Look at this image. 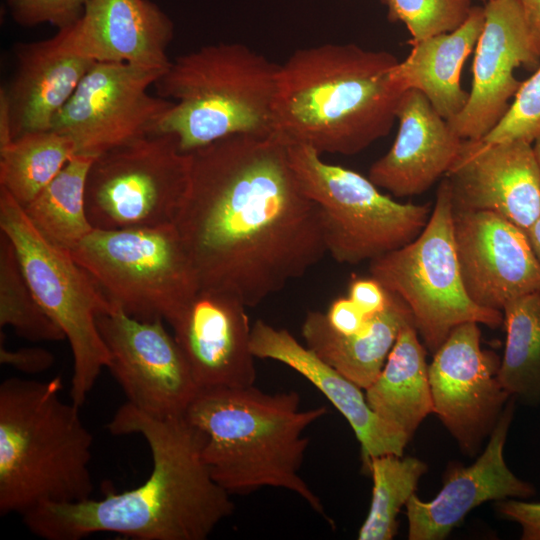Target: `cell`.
<instances>
[{
  "label": "cell",
  "mask_w": 540,
  "mask_h": 540,
  "mask_svg": "<svg viewBox=\"0 0 540 540\" xmlns=\"http://www.w3.org/2000/svg\"><path fill=\"white\" fill-rule=\"evenodd\" d=\"M175 220L200 289L255 307L327 254L316 204L303 192L277 134L233 135L191 152Z\"/></svg>",
  "instance_id": "1"
},
{
  "label": "cell",
  "mask_w": 540,
  "mask_h": 540,
  "mask_svg": "<svg viewBox=\"0 0 540 540\" xmlns=\"http://www.w3.org/2000/svg\"><path fill=\"white\" fill-rule=\"evenodd\" d=\"M107 428L146 441L152 471L138 487L63 503H45L23 515L45 540H80L99 532L137 540H205L234 511L231 495L212 478L202 457L204 436L184 416L156 417L128 402Z\"/></svg>",
  "instance_id": "2"
},
{
  "label": "cell",
  "mask_w": 540,
  "mask_h": 540,
  "mask_svg": "<svg viewBox=\"0 0 540 540\" xmlns=\"http://www.w3.org/2000/svg\"><path fill=\"white\" fill-rule=\"evenodd\" d=\"M387 51L326 43L278 66L274 133L288 145L351 156L390 132L402 93Z\"/></svg>",
  "instance_id": "3"
},
{
  "label": "cell",
  "mask_w": 540,
  "mask_h": 540,
  "mask_svg": "<svg viewBox=\"0 0 540 540\" xmlns=\"http://www.w3.org/2000/svg\"><path fill=\"white\" fill-rule=\"evenodd\" d=\"M326 414L324 406L301 409L296 391L265 393L253 385L200 390L184 417L202 432V457L213 480L230 495L282 488L328 519L300 476L310 442L304 431Z\"/></svg>",
  "instance_id": "4"
},
{
  "label": "cell",
  "mask_w": 540,
  "mask_h": 540,
  "mask_svg": "<svg viewBox=\"0 0 540 540\" xmlns=\"http://www.w3.org/2000/svg\"><path fill=\"white\" fill-rule=\"evenodd\" d=\"M62 378L0 385V514L91 497L93 436L79 408L60 398Z\"/></svg>",
  "instance_id": "5"
},
{
  "label": "cell",
  "mask_w": 540,
  "mask_h": 540,
  "mask_svg": "<svg viewBox=\"0 0 540 540\" xmlns=\"http://www.w3.org/2000/svg\"><path fill=\"white\" fill-rule=\"evenodd\" d=\"M278 66L242 43H215L177 57L155 82L173 101L156 133L184 153L233 135L274 133Z\"/></svg>",
  "instance_id": "6"
},
{
  "label": "cell",
  "mask_w": 540,
  "mask_h": 540,
  "mask_svg": "<svg viewBox=\"0 0 540 540\" xmlns=\"http://www.w3.org/2000/svg\"><path fill=\"white\" fill-rule=\"evenodd\" d=\"M0 231L11 240L35 297L57 323L73 355L71 402L80 407L103 368L109 351L97 319L115 306L70 252L47 241L22 206L0 187Z\"/></svg>",
  "instance_id": "7"
},
{
  "label": "cell",
  "mask_w": 540,
  "mask_h": 540,
  "mask_svg": "<svg viewBox=\"0 0 540 540\" xmlns=\"http://www.w3.org/2000/svg\"><path fill=\"white\" fill-rule=\"evenodd\" d=\"M70 254L114 306L140 320L171 325L200 289L175 223L93 229Z\"/></svg>",
  "instance_id": "8"
},
{
  "label": "cell",
  "mask_w": 540,
  "mask_h": 540,
  "mask_svg": "<svg viewBox=\"0 0 540 540\" xmlns=\"http://www.w3.org/2000/svg\"><path fill=\"white\" fill-rule=\"evenodd\" d=\"M288 152L301 189L319 209L327 253L338 263L370 262L410 243L426 226L428 204L399 203L311 147L288 145Z\"/></svg>",
  "instance_id": "9"
},
{
  "label": "cell",
  "mask_w": 540,
  "mask_h": 540,
  "mask_svg": "<svg viewBox=\"0 0 540 540\" xmlns=\"http://www.w3.org/2000/svg\"><path fill=\"white\" fill-rule=\"evenodd\" d=\"M453 201L443 179L422 232L405 246L370 261L369 272L411 312L426 348L434 353L450 332L465 322L490 328L503 313L475 304L464 287L453 232Z\"/></svg>",
  "instance_id": "10"
},
{
  "label": "cell",
  "mask_w": 540,
  "mask_h": 540,
  "mask_svg": "<svg viewBox=\"0 0 540 540\" xmlns=\"http://www.w3.org/2000/svg\"><path fill=\"white\" fill-rule=\"evenodd\" d=\"M191 153L172 134L154 133L97 156L86 182V209L94 229L175 223L191 174Z\"/></svg>",
  "instance_id": "11"
},
{
  "label": "cell",
  "mask_w": 540,
  "mask_h": 540,
  "mask_svg": "<svg viewBox=\"0 0 540 540\" xmlns=\"http://www.w3.org/2000/svg\"><path fill=\"white\" fill-rule=\"evenodd\" d=\"M165 71L123 62H95L56 116L52 129L76 155L96 158L154 134L173 101L148 92Z\"/></svg>",
  "instance_id": "12"
},
{
  "label": "cell",
  "mask_w": 540,
  "mask_h": 540,
  "mask_svg": "<svg viewBox=\"0 0 540 540\" xmlns=\"http://www.w3.org/2000/svg\"><path fill=\"white\" fill-rule=\"evenodd\" d=\"M97 323L127 402L156 417L184 416L199 388L164 320H140L115 306Z\"/></svg>",
  "instance_id": "13"
},
{
  "label": "cell",
  "mask_w": 540,
  "mask_h": 540,
  "mask_svg": "<svg viewBox=\"0 0 540 540\" xmlns=\"http://www.w3.org/2000/svg\"><path fill=\"white\" fill-rule=\"evenodd\" d=\"M500 362L481 347L476 322L456 326L433 353L429 365L433 413L466 454L477 453L512 397L500 382Z\"/></svg>",
  "instance_id": "14"
},
{
  "label": "cell",
  "mask_w": 540,
  "mask_h": 540,
  "mask_svg": "<svg viewBox=\"0 0 540 540\" xmlns=\"http://www.w3.org/2000/svg\"><path fill=\"white\" fill-rule=\"evenodd\" d=\"M462 281L471 300L501 311L512 300L540 293V265L525 231L490 211L453 210Z\"/></svg>",
  "instance_id": "15"
},
{
  "label": "cell",
  "mask_w": 540,
  "mask_h": 540,
  "mask_svg": "<svg viewBox=\"0 0 540 540\" xmlns=\"http://www.w3.org/2000/svg\"><path fill=\"white\" fill-rule=\"evenodd\" d=\"M445 176L455 209L490 211L525 232L540 216V171L530 142L463 139Z\"/></svg>",
  "instance_id": "16"
},
{
  "label": "cell",
  "mask_w": 540,
  "mask_h": 540,
  "mask_svg": "<svg viewBox=\"0 0 540 540\" xmlns=\"http://www.w3.org/2000/svg\"><path fill=\"white\" fill-rule=\"evenodd\" d=\"M485 21L475 47L473 81L465 107L448 121L462 139H482L501 120L521 81L515 70L538 67L516 0H493L484 7Z\"/></svg>",
  "instance_id": "17"
},
{
  "label": "cell",
  "mask_w": 540,
  "mask_h": 540,
  "mask_svg": "<svg viewBox=\"0 0 540 540\" xmlns=\"http://www.w3.org/2000/svg\"><path fill=\"white\" fill-rule=\"evenodd\" d=\"M246 308L230 293L199 289L170 325L199 391L255 384Z\"/></svg>",
  "instance_id": "18"
},
{
  "label": "cell",
  "mask_w": 540,
  "mask_h": 540,
  "mask_svg": "<svg viewBox=\"0 0 540 540\" xmlns=\"http://www.w3.org/2000/svg\"><path fill=\"white\" fill-rule=\"evenodd\" d=\"M515 398L506 403L488 444L470 466H452L443 487L430 501L413 494L406 504L409 540H441L475 507L484 502L528 499L535 487L507 466L504 446L515 412Z\"/></svg>",
  "instance_id": "19"
},
{
  "label": "cell",
  "mask_w": 540,
  "mask_h": 540,
  "mask_svg": "<svg viewBox=\"0 0 540 540\" xmlns=\"http://www.w3.org/2000/svg\"><path fill=\"white\" fill-rule=\"evenodd\" d=\"M58 32L68 50L95 62L162 71L171 63L174 24L151 0H88L82 16Z\"/></svg>",
  "instance_id": "20"
},
{
  "label": "cell",
  "mask_w": 540,
  "mask_h": 540,
  "mask_svg": "<svg viewBox=\"0 0 540 540\" xmlns=\"http://www.w3.org/2000/svg\"><path fill=\"white\" fill-rule=\"evenodd\" d=\"M399 127L389 151L368 178L396 197L427 191L455 161L463 139L418 90H405L396 110Z\"/></svg>",
  "instance_id": "21"
},
{
  "label": "cell",
  "mask_w": 540,
  "mask_h": 540,
  "mask_svg": "<svg viewBox=\"0 0 540 540\" xmlns=\"http://www.w3.org/2000/svg\"><path fill=\"white\" fill-rule=\"evenodd\" d=\"M250 346L256 358L281 362L320 390L353 429L364 463L375 456L403 455L409 437L371 409L361 387L302 345L287 329L258 319L251 327Z\"/></svg>",
  "instance_id": "22"
},
{
  "label": "cell",
  "mask_w": 540,
  "mask_h": 540,
  "mask_svg": "<svg viewBox=\"0 0 540 540\" xmlns=\"http://www.w3.org/2000/svg\"><path fill=\"white\" fill-rule=\"evenodd\" d=\"M15 69L4 85L14 139L21 134L51 130L95 61L68 50L59 32L45 40L18 43Z\"/></svg>",
  "instance_id": "23"
},
{
  "label": "cell",
  "mask_w": 540,
  "mask_h": 540,
  "mask_svg": "<svg viewBox=\"0 0 540 540\" xmlns=\"http://www.w3.org/2000/svg\"><path fill=\"white\" fill-rule=\"evenodd\" d=\"M485 21L484 7H472L455 30L412 44L393 74L404 90L423 93L441 117L449 121L465 107L469 92L461 86V72L475 49Z\"/></svg>",
  "instance_id": "24"
},
{
  "label": "cell",
  "mask_w": 540,
  "mask_h": 540,
  "mask_svg": "<svg viewBox=\"0 0 540 540\" xmlns=\"http://www.w3.org/2000/svg\"><path fill=\"white\" fill-rule=\"evenodd\" d=\"M388 296L386 308L368 318L363 329L355 334L336 332L326 313L317 310L308 311L301 326L305 345L363 390L380 374L402 326L413 320L398 296L390 292Z\"/></svg>",
  "instance_id": "25"
},
{
  "label": "cell",
  "mask_w": 540,
  "mask_h": 540,
  "mask_svg": "<svg viewBox=\"0 0 540 540\" xmlns=\"http://www.w3.org/2000/svg\"><path fill=\"white\" fill-rule=\"evenodd\" d=\"M371 409L409 439L433 413L426 351L413 320L404 324L383 369L365 389Z\"/></svg>",
  "instance_id": "26"
},
{
  "label": "cell",
  "mask_w": 540,
  "mask_h": 540,
  "mask_svg": "<svg viewBox=\"0 0 540 540\" xmlns=\"http://www.w3.org/2000/svg\"><path fill=\"white\" fill-rule=\"evenodd\" d=\"M94 159L75 155L33 200L22 207L47 241L68 252L94 229L86 209V182Z\"/></svg>",
  "instance_id": "27"
},
{
  "label": "cell",
  "mask_w": 540,
  "mask_h": 540,
  "mask_svg": "<svg viewBox=\"0 0 540 540\" xmlns=\"http://www.w3.org/2000/svg\"><path fill=\"white\" fill-rule=\"evenodd\" d=\"M506 342L499 379L524 405L540 404V293L509 302L502 310Z\"/></svg>",
  "instance_id": "28"
},
{
  "label": "cell",
  "mask_w": 540,
  "mask_h": 540,
  "mask_svg": "<svg viewBox=\"0 0 540 540\" xmlns=\"http://www.w3.org/2000/svg\"><path fill=\"white\" fill-rule=\"evenodd\" d=\"M75 155L72 140L54 130L21 134L0 151V187L24 207Z\"/></svg>",
  "instance_id": "29"
},
{
  "label": "cell",
  "mask_w": 540,
  "mask_h": 540,
  "mask_svg": "<svg viewBox=\"0 0 540 540\" xmlns=\"http://www.w3.org/2000/svg\"><path fill=\"white\" fill-rule=\"evenodd\" d=\"M365 466L373 479L372 498L368 515L358 532L359 540H391L397 533V516L427 465L418 458L385 454L370 458Z\"/></svg>",
  "instance_id": "30"
},
{
  "label": "cell",
  "mask_w": 540,
  "mask_h": 540,
  "mask_svg": "<svg viewBox=\"0 0 540 540\" xmlns=\"http://www.w3.org/2000/svg\"><path fill=\"white\" fill-rule=\"evenodd\" d=\"M0 326H10L19 336L33 342L66 339L35 297L11 240L1 231Z\"/></svg>",
  "instance_id": "31"
},
{
  "label": "cell",
  "mask_w": 540,
  "mask_h": 540,
  "mask_svg": "<svg viewBox=\"0 0 540 540\" xmlns=\"http://www.w3.org/2000/svg\"><path fill=\"white\" fill-rule=\"evenodd\" d=\"M388 19L401 22L410 33L411 45L458 28L469 16L470 0H381Z\"/></svg>",
  "instance_id": "32"
},
{
  "label": "cell",
  "mask_w": 540,
  "mask_h": 540,
  "mask_svg": "<svg viewBox=\"0 0 540 540\" xmlns=\"http://www.w3.org/2000/svg\"><path fill=\"white\" fill-rule=\"evenodd\" d=\"M540 135V65L521 83L514 100L497 125L482 139L486 142L524 140Z\"/></svg>",
  "instance_id": "33"
},
{
  "label": "cell",
  "mask_w": 540,
  "mask_h": 540,
  "mask_svg": "<svg viewBox=\"0 0 540 540\" xmlns=\"http://www.w3.org/2000/svg\"><path fill=\"white\" fill-rule=\"evenodd\" d=\"M88 0H5L13 20L24 27L50 24L62 29L75 23Z\"/></svg>",
  "instance_id": "34"
},
{
  "label": "cell",
  "mask_w": 540,
  "mask_h": 540,
  "mask_svg": "<svg viewBox=\"0 0 540 540\" xmlns=\"http://www.w3.org/2000/svg\"><path fill=\"white\" fill-rule=\"evenodd\" d=\"M496 504L497 512L502 517L521 526L522 540H540V502L509 498Z\"/></svg>",
  "instance_id": "35"
},
{
  "label": "cell",
  "mask_w": 540,
  "mask_h": 540,
  "mask_svg": "<svg viewBox=\"0 0 540 540\" xmlns=\"http://www.w3.org/2000/svg\"><path fill=\"white\" fill-rule=\"evenodd\" d=\"M348 297L368 319L382 312L388 303V292L373 277H355L348 288Z\"/></svg>",
  "instance_id": "36"
},
{
  "label": "cell",
  "mask_w": 540,
  "mask_h": 540,
  "mask_svg": "<svg viewBox=\"0 0 540 540\" xmlns=\"http://www.w3.org/2000/svg\"><path fill=\"white\" fill-rule=\"evenodd\" d=\"M54 355L41 347L8 349L1 340L0 362L21 372L34 374L48 370L54 363Z\"/></svg>",
  "instance_id": "37"
},
{
  "label": "cell",
  "mask_w": 540,
  "mask_h": 540,
  "mask_svg": "<svg viewBox=\"0 0 540 540\" xmlns=\"http://www.w3.org/2000/svg\"><path fill=\"white\" fill-rule=\"evenodd\" d=\"M329 325L342 335L361 331L367 321L363 312L347 296L335 299L326 312Z\"/></svg>",
  "instance_id": "38"
},
{
  "label": "cell",
  "mask_w": 540,
  "mask_h": 540,
  "mask_svg": "<svg viewBox=\"0 0 540 540\" xmlns=\"http://www.w3.org/2000/svg\"><path fill=\"white\" fill-rule=\"evenodd\" d=\"M523 15L532 46L540 56V0H516Z\"/></svg>",
  "instance_id": "39"
},
{
  "label": "cell",
  "mask_w": 540,
  "mask_h": 540,
  "mask_svg": "<svg viewBox=\"0 0 540 540\" xmlns=\"http://www.w3.org/2000/svg\"><path fill=\"white\" fill-rule=\"evenodd\" d=\"M14 140L10 104L4 85L0 88V151Z\"/></svg>",
  "instance_id": "40"
},
{
  "label": "cell",
  "mask_w": 540,
  "mask_h": 540,
  "mask_svg": "<svg viewBox=\"0 0 540 540\" xmlns=\"http://www.w3.org/2000/svg\"><path fill=\"white\" fill-rule=\"evenodd\" d=\"M525 233L540 265V216Z\"/></svg>",
  "instance_id": "41"
},
{
  "label": "cell",
  "mask_w": 540,
  "mask_h": 540,
  "mask_svg": "<svg viewBox=\"0 0 540 540\" xmlns=\"http://www.w3.org/2000/svg\"><path fill=\"white\" fill-rule=\"evenodd\" d=\"M535 158L540 171V135L532 143Z\"/></svg>",
  "instance_id": "42"
},
{
  "label": "cell",
  "mask_w": 540,
  "mask_h": 540,
  "mask_svg": "<svg viewBox=\"0 0 540 540\" xmlns=\"http://www.w3.org/2000/svg\"><path fill=\"white\" fill-rule=\"evenodd\" d=\"M486 2L493 1V0H485Z\"/></svg>",
  "instance_id": "43"
}]
</instances>
